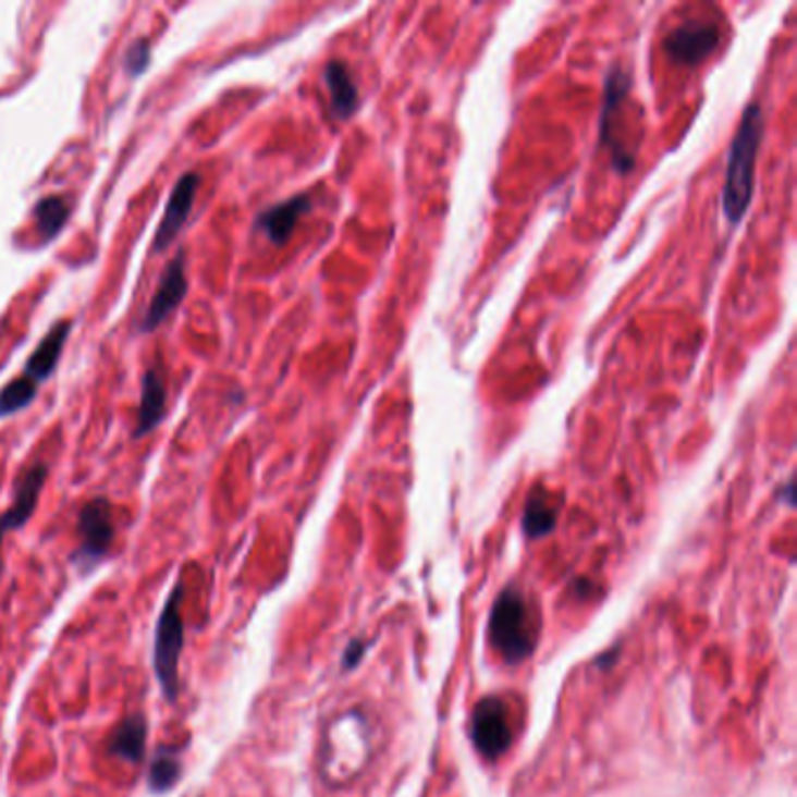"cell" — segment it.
Instances as JSON below:
<instances>
[{"instance_id": "obj_16", "label": "cell", "mask_w": 797, "mask_h": 797, "mask_svg": "<svg viewBox=\"0 0 797 797\" xmlns=\"http://www.w3.org/2000/svg\"><path fill=\"white\" fill-rule=\"evenodd\" d=\"M34 216H36V225H38L42 244H50L52 238H57L61 234L63 225L69 222L71 206L61 195H50V197H42L36 204Z\"/></svg>"}, {"instance_id": "obj_6", "label": "cell", "mask_w": 797, "mask_h": 797, "mask_svg": "<svg viewBox=\"0 0 797 797\" xmlns=\"http://www.w3.org/2000/svg\"><path fill=\"white\" fill-rule=\"evenodd\" d=\"M473 741L485 758H501L513 744V723L505 701L487 697L475 707L473 713Z\"/></svg>"}, {"instance_id": "obj_11", "label": "cell", "mask_w": 797, "mask_h": 797, "mask_svg": "<svg viewBox=\"0 0 797 797\" xmlns=\"http://www.w3.org/2000/svg\"><path fill=\"white\" fill-rule=\"evenodd\" d=\"M311 211V197L309 195H295L291 199H285L277 206H272V209H267L258 216V220H255V225H258L267 238L277 246H283L289 244L291 234L295 232L299 218Z\"/></svg>"}, {"instance_id": "obj_1", "label": "cell", "mask_w": 797, "mask_h": 797, "mask_svg": "<svg viewBox=\"0 0 797 797\" xmlns=\"http://www.w3.org/2000/svg\"><path fill=\"white\" fill-rule=\"evenodd\" d=\"M762 124L764 115L758 103L746 108V113L737 126L735 140L729 146L727 157V179L723 189V211L729 222H739L748 204L753 197V181H756V159L762 140Z\"/></svg>"}, {"instance_id": "obj_17", "label": "cell", "mask_w": 797, "mask_h": 797, "mask_svg": "<svg viewBox=\"0 0 797 797\" xmlns=\"http://www.w3.org/2000/svg\"><path fill=\"white\" fill-rule=\"evenodd\" d=\"M181 774H183L181 758L169 751V748H162V751L155 753L150 762V788L157 795H162L179 784Z\"/></svg>"}, {"instance_id": "obj_14", "label": "cell", "mask_w": 797, "mask_h": 797, "mask_svg": "<svg viewBox=\"0 0 797 797\" xmlns=\"http://www.w3.org/2000/svg\"><path fill=\"white\" fill-rule=\"evenodd\" d=\"M148 723L140 713L126 715L108 739V753L124 762H140L146 756Z\"/></svg>"}, {"instance_id": "obj_2", "label": "cell", "mask_w": 797, "mask_h": 797, "mask_svg": "<svg viewBox=\"0 0 797 797\" xmlns=\"http://www.w3.org/2000/svg\"><path fill=\"white\" fill-rule=\"evenodd\" d=\"M372 723L360 711H348L334 719L323 748V774L332 784L356 778L372 756Z\"/></svg>"}, {"instance_id": "obj_19", "label": "cell", "mask_w": 797, "mask_h": 797, "mask_svg": "<svg viewBox=\"0 0 797 797\" xmlns=\"http://www.w3.org/2000/svg\"><path fill=\"white\" fill-rule=\"evenodd\" d=\"M38 395V387L34 381L26 379L24 375L12 379L10 384L0 391V417H10V414L26 409L30 403L36 401Z\"/></svg>"}, {"instance_id": "obj_20", "label": "cell", "mask_w": 797, "mask_h": 797, "mask_svg": "<svg viewBox=\"0 0 797 797\" xmlns=\"http://www.w3.org/2000/svg\"><path fill=\"white\" fill-rule=\"evenodd\" d=\"M150 59H152L150 40L148 38L136 40L130 47V50H126V54H124V71H126V75L138 77L140 73H146L148 66H150Z\"/></svg>"}, {"instance_id": "obj_10", "label": "cell", "mask_w": 797, "mask_h": 797, "mask_svg": "<svg viewBox=\"0 0 797 797\" xmlns=\"http://www.w3.org/2000/svg\"><path fill=\"white\" fill-rule=\"evenodd\" d=\"M47 482V466L36 464L30 466L17 485V493H14L12 505L0 515V548H3V540L10 531H17L36 513V505L40 499V491Z\"/></svg>"}, {"instance_id": "obj_9", "label": "cell", "mask_w": 797, "mask_h": 797, "mask_svg": "<svg viewBox=\"0 0 797 797\" xmlns=\"http://www.w3.org/2000/svg\"><path fill=\"white\" fill-rule=\"evenodd\" d=\"M199 183H201V179L195 171H187L185 175H181V181L175 183L173 193L169 197V204H167V211L162 216V222H159V228L152 238L155 253H162L164 248H169L173 238L179 236V232L185 228L189 213H193Z\"/></svg>"}, {"instance_id": "obj_12", "label": "cell", "mask_w": 797, "mask_h": 797, "mask_svg": "<svg viewBox=\"0 0 797 797\" xmlns=\"http://www.w3.org/2000/svg\"><path fill=\"white\" fill-rule=\"evenodd\" d=\"M71 328H73L71 321L57 323L50 332L45 334V340L36 346L34 354H30V358L26 360L24 377L34 381L36 387L42 384V381L50 379L52 372L57 370L59 358H61V351H63V346H66V342H69Z\"/></svg>"}, {"instance_id": "obj_7", "label": "cell", "mask_w": 797, "mask_h": 797, "mask_svg": "<svg viewBox=\"0 0 797 797\" xmlns=\"http://www.w3.org/2000/svg\"><path fill=\"white\" fill-rule=\"evenodd\" d=\"M187 295V279H185V250H179V255L167 265L162 279H159L157 291L150 299V305L143 314L140 332H152L162 326L169 314L179 309L183 297Z\"/></svg>"}, {"instance_id": "obj_8", "label": "cell", "mask_w": 797, "mask_h": 797, "mask_svg": "<svg viewBox=\"0 0 797 797\" xmlns=\"http://www.w3.org/2000/svg\"><path fill=\"white\" fill-rule=\"evenodd\" d=\"M721 42V30L711 22H685L666 36L664 47L669 57L683 66H697L704 61Z\"/></svg>"}, {"instance_id": "obj_15", "label": "cell", "mask_w": 797, "mask_h": 797, "mask_svg": "<svg viewBox=\"0 0 797 797\" xmlns=\"http://www.w3.org/2000/svg\"><path fill=\"white\" fill-rule=\"evenodd\" d=\"M326 85L330 89V103H332V113L338 118H351L360 106V97H358V85L351 71L344 66L342 61H330L326 71Z\"/></svg>"}, {"instance_id": "obj_4", "label": "cell", "mask_w": 797, "mask_h": 797, "mask_svg": "<svg viewBox=\"0 0 797 797\" xmlns=\"http://www.w3.org/2000/svg\"><path fill=\"white\" fill-rule=\"evenodd\" d=\"M185 597L183 583H175L171 594L164 603V611L159 615L157 632H155V676L162 685V692L169 704H175L181 690V678H179V664H181V652L185 641V627L181 617V601Z\"/></svg>"}, {"instance_id": "obj_3", "label": "cell", "mask_w": 797, "mask_h": 797, "mask_svg": "<svg viewBox=\"0 0 797 797\" xmlns=\"http://www.w3.org/2000/svg\"><path fill=\"white\" fill-rule=\"evenodd\" d=\"M491 641L507 662H522L531 655L538 639L534 609L517 589H505L491 611Z\"/></svg>"}, {"instance_id": "obj_13", "label": "cell", "mask_w": 797, "mask_h": 797, "mask_svg": "<svg viewBox=\"0 0 797 797\" xmlns=\"http://www.w3.org/2000/svg\"><path fill=\"white\" fill-rule=\"evenodd\" d=\"M167 417V387L164 379L159 372L148 370L143 375V387H140V407H138V419L134 438H143L152 433V430L162 424Z\"/></svg>"}, {"instance_id": "obj_5", "label": "cell", "mask_w": 797, "mask_h": 797, "mask_svg": "<svg viewBox=\"0 0 797 797\" xmlns=\"http://www.w3.org/2000/svg\"><path fill=\"white\" fill-rule=\"evenodd\" d=\"M77 529H79V548L75 560L89 566L103 560L115 540L113 505H110V501L91 499L83 510H79Z\"/></svg>"}, {"instance_id": "obj_18", "label": "cell", "mask_w": 797, "mask_h": 797, "mask_svg": "<svg viewBox=\"0 0 797 797\" xmlns=\"http://www.w3.org/2000/svg\"><path fill=\"white\" fill-rule=\"evenodd\" d=\"M554 522H556V510L552 507L545 493L543 491L534 493L524 510V531L529 536H545L554 529Z\"/></svg>"}]
</instances>
